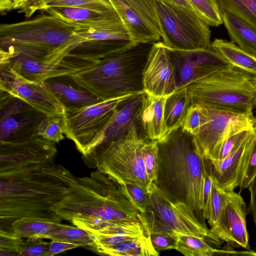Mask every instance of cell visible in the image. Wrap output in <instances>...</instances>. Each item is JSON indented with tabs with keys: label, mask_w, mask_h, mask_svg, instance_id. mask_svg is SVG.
<instances>
[{
	"label": "cell",
	"mask_w": 256,
	"mask_h": 256,
	"mask_svg": "<svg viewBox=\"0 0 256 256\" xmlns=\"http://www.w3.org/2000/svg\"><path fill=\"white\" fill-rule=\"evenodd\" d=\"M36 134L54 143L64 140L62 115L46 116L39 124Z\"/></svg>",
	"instance_id": "8d00e7d4"
},
{
	"label": "cell",
	"mask_w": 256,
	"mask_h": 256,
	"mask_svg": "<svg viewBox=\"0 0 256 256\" xmlns=\"http://www.w3.org/2000/svg\"><path fill=\"white\" fill-rule=\"evenodd\" d=\"M25 0H12L14 10H19Z\"/></svg>",
	"instance_id": "f907efd6"
},
{
	"label": "cell",
	"mask_w": 256,
	"mask_h": 256,
	"mask_svg": "<svg viewBox=\"0 0 256 256\" xmlns=\"http://www.w3.org/2000/svg\"><path fill=\"white\" fill-rule=\"evenodd\" d=\"M136 94H128L80 108L64 110L62 115L64 134L74 142L82 158L92 154L100 145L107 124L117 107Z\"/></svg>",
	"instance_id": "30bf717a"
},
{
	"label": "cell",
	"mask_w": 256,
	"mask_h": 256,
	"mask_svg": "<svg viewBox=\"0 0 256 256\" xmlns=\"http://www.w3.org/2000/svg\"><path fill=\"white\" fill-rule=\"evenodd\" d=\"M119 184L124 196L140 214L145 213L149 204L150 192L134 183L124 182Z\"/></svg>",
	"instance_id": "74e56055"
},
{
	"label": "cell",
	"mask_w": 256,
	"mask_h": 256,
	"mask_svg": "<svg viewBox=\"0 0 256 256\" xmlns=\"http://www.w3.org/2000/svg\"><path fill=\"white\" fill-rule=\"evenodd\" d=\"M55 144L36 134L22 142L0 144V174L33 170L54 162Z\"/></svg>",
	"instance_id": "7c38bea8"
},
{
	"label": "cell",
	"mask_w": 256,
	"mask_h": 256,
	"mask_svg": "<svg viewBox=\"0 0 256 256\" xmlns=\"http://www.w3.org/2000/svg\"><path fill=\"white\" fill-rule=\"evenodd\" d=\"M134 44L160 38L154 0H109Z\"/></svg>",
	"instance_id": "2e32d148"
},
{
	"label": "cell",
	"mask_w": 256,
	"mask_h": 256,
	"mask_svg": "<svg viewBox=\"0 0 256 256\" xmlns=\"http://www.w3.org/2000/svg\"><path fill=\"white\" fill-rule=\"evenodd\" d=\"M50 242L40 238H27L21 246L18 256H44L48 251Z\"/></svg>",
	"instance_id": "7bdbcfd3"
},
{
	"label": "cell",
	"mask_w": 256,
	"mask_h": 256,
	"mask_svg": "<svg viewBox=\"0 0 256 256\" xmlns=\"http://www.w3.org/2000/svg\"><path fill=\"white\" fill-rule=\"evenodd\" d=\"M27 0H25L24 1V2L23 4H24V3H25ZM23 4H22V5H23ZM21 7H22V6H21ZM21 7H20V8H21Z\"/></svg>",
	"instance_id": "816d5d0a"
},
{
	"label": "cell",
	"mask_w": 256,
	"mask_h": 256,
	"mask_svg": "<svg viewBox=\"0 0 256 256\" xmlns=\"http://www.w3.org/2000/svg\"><path fill=\"white\" fill-rule=\"evenodd\" d=\"M209 110V119L194 135L202 155L206 160L212 158L226 138L240 131L253 128L256 124V116Z\"/></svg>",
	"instance_id": "5bb4252c"
},
{
	"label": "cell",
	"mask_w": 256,
	"mask_h": 256,
	"mask_svg": "<svg viewBox=\"0 0 256 256\" xmlns=\"http://www.w3.org/2000/svg\"><path fill=\"white\" fill-rule=\"evenodd\" d=\"M142 154L147 176L151 182L158 178V146L157 141L145 140Z\"/></svg>",
	"instance_id": "f35d334b"
},
{
	"label": "cell",
	"mask_w": 256,
	"mask_h": 256,
	"mask_svg": "<svg viewBox=\"0 0 256 256\" xmlns=\"http://www.w3.org/2000/svg\"><path fill=\"white\" fill-rule=\"evenodd\" d=\"M191 104L187 87L178 90L166 97L164 119L168 133L182 126L187 110Z\"/></svg>",
	"instance_id": "83f0119b"
},
{
	"label": "cell",
	"mask_w": 256,
	"mask_h": 256,
	"mask_svg": "<svg viewBox=\"0 0 256 256\" xmlns=\"http://www.w3.org/2000/svg\"><path fill=\"white\" fill-rule=\"evenodd\" d=\"M78 247L80 246L77 244L53 240L50 242L49 249L44 256H54L67 250Z\"/></svg>",
	"instance_id": "bcb514c9"
},
{
	"label": "cell",
	"mask_w": 256,
	"mask_h": 256,
	"mask_svg": "<svg viewBox=\"0 0 256 256\" xmlns=\"http://www.w3.org/2000/svg\"><path fill=\"white\" fill-rule=\"evenodd\" d=\"M176 250L186 256H214L240 254L233 250H221L214 248L204 238L178 234Z\"/></svg>",
	"instance_id": "4dcf8cb0"
},
{
	"label": "cell",
	"mask_w": 256,
	"mask_h": 256,
	"mask_svg": "<svg viewBox=\"0 0 256 256\" xmlns=\"http://www.w3.org/2000/svg\"><path fill=\"white\" fill-rule=\"evenodd\" d=\"M84 42L73 27L46 12L0 26V50L8 52L10 58L22 54L43 60L62 59Z\"/></svg>",
	"instance_id": "3957f363"
},
{
	"label": "cell",
	"mask_w": 256,
	"mask_h": 256,
	"mask_svg": "<svg viewBox=\"0 0 256 256\" xmlns=\"http://www.w3.org/2000/svg\"><path fill=\"white\" fill-rule=\"evenodd\" d=\"M248 188L250 193L248 212L252 215L256 228V175Z\"/></svg>",
	"instance_id": "c3c4849f"
},
{
	"label": "cell",
	"mask_w": 256,
	"mask_h": 256,
	"mask_svg": "<svg viewBox=\"0 0 256 256\" xmlns=\"http://www.w3.org/2000/svg\"><path fill=\"white\" fill-rule=\"evenodd\" d=\"M154 43L139 44L110 54L94 66L70 76L102 100L144 92L143 72Z\"/></svg>",
	"instance_id": "5b68a950"
},
{
	"label": "cell",
	"mask_w": 256,
	"mask_h": 256,
	"mask_svg": "<svg viewBox=\"0 0 256 256\" xmlns=\"http://www.w3.org/2000/svg\"><path fill=\"white\" fill-rule=\"evenodd\" d=\"M254 134L253 144L239 186L241 190L248 188L256 175V124L254 128Z\"/></svg>",
	"instance_id": "ee69618b"
},
{
	"label": "cell",
	"mask_w": 256,
	"mask_h": 256,
	"mask_svg": "<svg viewBox=\"0 0 256 256\" xmlns=\"http://www.w3.org/2000/svg\"><path fill=\"white\" fill-rule=\"evenodd\" d=\"M44 83L64 110L80 108L102 101L76 84L70 76L52 78Z\"/></svg>",
	"instance_id": "603a6c76"
},
{
	"label": "cell",
	"mask_w": 256,
	"mask_h": 256,
	"mask_svg": "<svg viewBox=\"0 0 256 256\" xmlns=\"http://www.w3.org/2000/svg\"><path fill=\"white\" fill-rule=\"evenodd\" d=\"M169 50L176 68L178 90L230 64L212 46L192 50Z\"/></svg>",
	"instance_id": "ac0fdd59"
},
{
	"label": "cell",
	"mask_w": 256,
	"mask_h": 256,
	"mask_svg": "<svg viewBox=\"0 0 256 256\" xmlns=\"http://www.w3.org/2000/svg\"><path fill=\"white\" fill-rule=\"evenodd\" d=\"M48 239L69 242L88 248L94 242V236L88 231L76 226H74L58 222Z\"/></svg>",
	"instance_id": "d6a6232c"
},
{
	"label": "cell",
	"mask_w": 256,
	"mask_h": 256,
	"mask_svg": "<svg viewBox=\"0 0 256 256\" xmlns=\"http://www.w3.org/2000/svg\"><path fill=\"white\" fill-rule=\"evenodd\" d=\"M149 192L148 208L145 213L141 214L149 234L194 236L204 238L217 246L221 244L222 241L185 204L171 201L154 182Z\"/></svg>",
	"instance_id": "9c48e42d"
},
{
	"label": "cell",
	"mask_w": 256,
	"mask_h": 256,
	"mask_svg": "<svg viewBox=\"0 0 256 256\" xmlns=\"http://www.w3.org/2000/svg\"><path fill=\"white\" fill-rule=\"evenodd\" d=\"M254 139L253 131L250 138L238 150L225 158L222 160H206L211 177L222 189L231 191L239 187Z\"/></svg>",
	"instance_id": "ffe728a7"
},
{
	"label": "cell",
	"mask_w": 256,
	"mask_h": 256,
	"mask_svg": "<svg viewBox=\"0 0 256 256\" xmlns=\"http://www.w3.org/2000/svg\"><path fill=\"white\" fill-rule=\"evenodd\" d=\"M12 232L0 230V256H18L24 242Z\"/></svg>",
	"instance_id": "b9f144b4"
},
{
	"label": "cell",
	"mask_w": 256,
	"mask_h": 256,
	"mask_svg": "<svg viewBox=\"0 0 256 256\" xmlns=\"http://www.w3.org/2000/svg\"><path fill=\"white\" fill-rule=\"evenodd\" d=\"M100 59L72 52L64 58L56 60H39L18 54L2 64H9L28 80L43 84L52 78L76 74L94 66Z\"/></svg>",
	"instance_id": "4fadbf2b"
},
{
	"label": "cell",
	"mask_w": 256,
	"mask_h": 256,
	"mask_svg": "<svg viewBox=\"0 0 256 256\" xmlns=\"http://www.w3.org/2000/svg\"><path fill=\"white\" fill-rule=\"evenodd\" d=\"M254 128L240 131L226 138L222 143L212 158L210 160H222L236 151L250 138Z\"/></svg>",
	"instance_id": "60d3db41"
},
{
	"label": "cell",
	"mask_w": 256,
	"mask_h": 256,
	"mask_svg": "<svg viewBox=\"0 0 256 256\" xmlns=\"http://www.w3.org/2000/svg\"><path fill=\"white\" fill-rule=\"evenodd\" d=\"M246 204L240 192L231 191L230 199L216 226L211 230L222 241L249 250Z\"/></svg>",
	"instance_id": "d6986e66"
},
{
	"label": "cell",
	"mask_w": 256,
	"mask_h": 256,
	"mask_svg": "<svg viewBox=\"0 0 256 256\" xmlns=\"http://www.w3.org/2000/svg\"><path fill=\"white\" fill-rule=\"evenodd\" d=\"M231 42L256 56V30L234 14L220 10Z\"/></svg>",
	"instance_id": "484cf974"
},
{
	"label": "cell",
	"mask_w": 256,
	"mask_h": 256,
	"mask_svg": "<svg viewBox=\"0 0 256 256\" xmlns=\"http://www.w3.org/2000/svg\"><path fill=\"white\" fill-rule=\"evenodd\" d=\"M150 234L152 244L157 251L176 250L178 234L176 236L160 233Z\"/></svg>",
	"instance_id": "f6af8a7d"
},
{
	"label": "cell",
	"mask_w": 256,
	"mask_h": 256,
	"mask_svg": "<svg viewBox=\"0 0 256 256\" xmlns=\"http://www.w3.org/2000/svg\"><path fill=\"white\" fill-rule=\"evenodd\" d=\"M162 42L168 48L192 50L211 47L210 30L194 10L171 0H154Z\"/></svg>",
	"instance_id": "ba28073f"
},
{
	"label": "cell",
	"mask_w": 256,
	"mask_h": 256,
	"mask_svg": "<svg viewBox=\"0 0 256 256\" xmlns=\"http://www.w3.org/2000/svg\"><path fill=\"white\" fill-rule=\"evenodd\" d=\"M194 10L210 26H218L223 24L216 0H187Z\"/></svg>",
	"instance_id": "d590c367"
},
{
	"label": "cell",
	"mask_w": 256,
	"mask_h": 256,
	"mask_svg": "<svg viewBox=\"0 0 256 256\" xmlns=\"http://www.w3.org/2000/svg\"><path fill=\"white\" fill-rule=\"evenodd\" d=\"M142 84L144 92L154 97H167L178 90L176 66L162 42L152 44L144 70Z\"/></svg>",
	"instance_id": "e0dca14e"
},
{
	"label": "cell",
	"mask_w": 256,
	"mask_h": 256,
	"mask_svg": "<svg viewBox=\"0 0 256 256\" xmlns=\"http://www.w3.org/2000/svg\"><path fill=\"white\" fill-rule=\"evenodd\" d=\"M44 12L62 20L76 31L102 30L122 22L113 7L102 9L54 8Z\"/></svg>",
	"instance_id": "44dd1931"
},
{
	"label": "cell",
	"mask_w": 256,
	"mask_h": 256,
	"mask_svg": "<svg viewBox=\"0 0 256 256\" xmlns=\"http://www.w3.org/2000/svg\"><path fill=\"white\" fill-rule=\"evenodd\" d=\"M75 178L54 162L34 170L0 175V230L12 232V222L26 217L61 223L53 208L66 196Z\"/></svg>",
	"instance_id": "6da1fadb"
},
{
	"label": "cell",
	"mask_w": 256,
	"mask_h": 256,
	"mask_svg": "<svg viewBox=\"0 0 256 256\" xmlns=\"http://www.w3.org/2000/svg\"><path fill=\"white\" fill-rule=\"evenodd\" d=\"M66 7L102 9L113 6L109 0H28L18 10V12L29 18L37 11Z\"/></svg>",
	"instance_id": "f1b7e54d"
},
{
	"label": "cell",
	"mask_w": 256,
	"mask_h": 256,
	"mask_svg": "<svg viewBox=\"0 0 256 256\" xmlns=\"http://www.w3.org/2000/svg\"><path fill=\"white\" fill-rule=\"evenodd\" d=\"M94 252L110 256H158L159 252L154 248L150 234H146L118 244L95 249Z\"/></svg>",
	"instance_id": "4316f807"
},
{
	"label": "cell",
	"mask_w": 256,
	"mask_h": 256,
	"mask_svg": "<svg viewBox=\"0 0 256 256\" xmlns=\"http://www.w3.org/2000/svg\"><path fill=\"white\" fill-rule=\"evenodd\" d=\"M146 96L145 92L136 94L117 107L107 124L102 144L95 150L118 139L126 133L134 124L139 122Z\"/></svg>",
	"instance_id": "7402d4cb"
},
{
	"label": "cell",
	"mask_w": 256,
	"mask_h": 256,
	"mask_svg": "<svg viewBox=\"0 0 256 256\" xmlns=\"http://www.w3.org/2000/svg\"><path fill=\"white\" fill-rule=\"evenodd\" d=\"M0 90L22 99L48 116L64 113L63 106L44 82L26 79L6 64H0Z\"/></svg>",
	"instance_id": "9a60e30c"
},
{
	"label": "cell",
	"mask_w": 256,
	"mask_h": 256,
	"mask_svg": "<svg viewBox=\"0 0 256 256\" xmlns=\"http://www.w3.org/2000/svg\"><path fill=\"white\" fill-rule=\"evenodd\" d=\"M56 223L42 218L26 217L14 220L11 228L12 232L22 238H40L48 239Z\"/></svg>",
	"instance_id": "1f68e13d"
},
{
	"label": "cell",
	"mask_w": 256,
	"mask_h": 256,
	"mask_svg": "<svg viewBox=\"0 0 256 256\" xmlns=\"http://www.w3.org/2000/svg\"><path fill=\"white\" fill-rule=\"evenodd\" d=\"M212 186V179L208 172L205 178L204 188V204L202 209V217L204 219L207 213L209 206L211 198Z\"/></svg>",
	"instance_id": "7dc6e473"
},
{
	"label": "cell",
	"mask_w": 256,
	"mask_h": 256,
	"mask_svg": "<svg viewBox=\"0 0 256 256\" xmlns=\"http://www.w3.org/2000/svg\"><path fill=\"white\" fill-rule=\"evenodd\" d=\"M0 144L16 143L36 136L46 116L21 98L0 90Z\"/></svg>",
	"instance_id": "8fae6325"
},
{
	"label": "cell",
	"mask_w": 256,
	"mask_h": 256,
	"mask_svg": "<svg viewBox=\"0 0 256 256\" xmlns=\"http://www.w3.org/2000/svg\"><path fill=\"white\" fill-rule=\"evenodd\" d=\"M191 104L254 116L256 76L229 64L186 86Z\"/></svg>",
	"instance_id": "8992f818"
},
{
	"label": "cell",
	"mask_w": 256,
	"mask_h": 256,
	"mask_svg": "<svg viewBox=\"0 0 256 256\" xmlns=\"http://www.w3.org/2000/svg\"><path fill=\"white\" fill-rule=\"evenodd\" d=\"M53 210L62 220L96 217L122 222L142 219V214L124 196L120 184L97 170L76 177L66 196Z\"/></svg>",
	"instance_id": "277c9868"
},
{
	"label": "cell",
	"mask_w": 256,
	"mask_h": 256,
	"mask_svg": "<svg viewBox=\"0 0 256 256\" xmlns=\"http://www.w3.org/2000/svg\"><path fill=\"white\" fill-rule=\"evenodd\" d=\"M211 46L228 64L256 76V56L244 50L232 42L221 38L214 39Z\"/></svg>",
	"instance_id": "d4e9b609"
},
{
	"label": "cell",
	"mask_w": 256,
	"mask_h": 256,
	"mask_svg": "<svg viewBox=\"0 0 256 256\" xmlns=\"http://www.w3.org/2000/svg\"><path fill=\"white\" fill-rule=\"evenodd\" d=\"M76 31L84 39L85 42H104L114 46L120 50H124L136 45L123 22L102 30Z\"/></svg>",
	"instance_id": "f546056e"
},
{
	"label": "cell",
	"mask_w": 256,
	"mask_h": 256,
	"mask_svg": "<svg viewBox=\"0 0 256 256\" xmlns=\"http://www.w3.org/2000/svg\"><path fill=\"white\" fill-rule=\"evenodd\" d=\"M166 97H154L146 94L139 119L146 137L158 141L168 133L164 119Z\"/></svg>",
	"instance_id": "cb8c5ba5"
},
{
	"label": "cell",
	"mask_w": 256,
	"mask_h": 256,
	"mask_svg": "<svg viewBox=\"0 0 256 256\" xmlns=\"http://www.w3.org/2000/svg\"><path fill=\"white\" fill-rule=\"evenodd\" d=\"M146 138L140 134L136 124L118 139L82 159L88 166L96 168L118 184L134 183L150 192L152 182L147 176L142 154Z\"/></svg>",
	"instance_id": "52a82bcc"
},
{
	"label": "cell",
	"mask_w": 256,
	"mask_h": 256,
	"mask_svg": "<svg viewBox=\"0 0 256 256\" xmlns=\"http://www.w3.org/2000/svg\"><path fill=\"white\" fill-rule=\"evenodd\" d=\"M220 10L228 12L256 30V0H216Z\"/></svg>",
	"instance_id": "836d02e7"
},
{
	"label": "cell",
	"mask_w": 256,
	"mask_h": 256,
	"mask_svg": "<svg viewBox=\"0 0 256 256\" xmlns=\"http://www.w3.org/2000/svg\"><path fill=\"white\" fill-rule=\"evenodd\" d=\"M212 178V177H211ZM212 186L210 200L204 220H207L210 226V230L217 225L222 213L227 205L231 194V191L222 189L212 178Z\"/></svg>",
	"instance_id": "e575fe53"
},
{
	"label": "cell",
	"mask_w": 256,
	"mask_h": 256,
	"mask_svg": "<svg viewBox=\"0 0 256 256\" xmlns=\"http://www.w3.org/2000/svg\"><path fill=\"white\" fill-rule=\"evenodd\" d=\"M171 0L178 5H180V6H184L185 8L194 10L192 6L190 4V3L188 2L187 0Z\"/></svg>",
	"instance_id": "681fc988"
},
{
	"label": "cell",
	"mask_w": 256,
	"mask_h": 256,
	"mask_svg": "<svg viewBox=\"0 0 256 256\" xmlns=\"http://www.w3.org/2000/svg\"><path fill=\"white\" fill-rule=\"evenodd\" d=\"M157 142L158 169L154 182L171 201L185 204L205 224L201 218L208 170L194 135L181 126Z\"/></svg>",
	"instance_id": "7a4b0ae2"
},
{
	"label": "cell",
	"mask_w": 256,
	"mask_h": 256,
	"mask_svg": "<svg viewBox=\"0 0 256 256\" xmlns=\"http://www.w3.org/2000/svg\"><path fill=\"white\" fill-rule=\"evenodd\" d=\"M210 117L208 108L198 104H191L187 110L182 127L194 135Z\"/></svg>",
	"instance_id": "ab89813d"
}]
</instances>
